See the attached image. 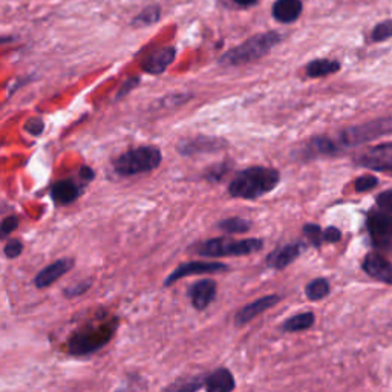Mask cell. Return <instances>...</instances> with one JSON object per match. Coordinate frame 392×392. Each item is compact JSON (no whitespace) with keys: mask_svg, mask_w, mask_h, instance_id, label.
Listing matches in <instances>:
<instances>
[{"mask_svg":"<svg viewBox=\"0 0 392 392\" xmlns=\"http://www.w3.org/2000/svg\"><path fill=\"white\" fill-rule=\"evenodd\" d=\"M279 182L281 173L276 169L253 166L236 175L229 185V193L233 198L253 201L273 192Z\"/></svg>","mask_w":392,"mask_h":392,"instance_id":"obj_3","label":"cell"},{"mask_svg":"<svg viewBox=\"0 0 392 392\" xmlns=\"http://www.w3.org/2000/svg\"><path fill=\"white\" fill-rule=\"evenodd\" d=\"M205 380H207V376H193V377L178 378L177 381H173V383H170L166 389H164V392H196L205 386Z\"/></svg>","mask_w":392,"mask_h":392,"instance_id":"obj_22","label":"cell"},{"mask_svg":"<svg viewBox=\"0 0 392 392\" xmlns=\"http://www.w3.org/2000/svg\"><path fill=\"white\" fill-rule=\"evenodd\" d=\"M117 328L118 319L115 316H109L108 313L98 314L69 336L66 344L68 353L71 356H89L97 353L110 342V339L115 336Z\"/></svg>","mask_w":392,"mask_h":392,"instance_id":"obj_2","label":"cell"},{"mask_svg":"<svg viewBox=\"0 0 392 392\" xmlns=\"http://www.w3.org/2000/svg\"><path fill=\"white\" fill-rule=\"evenodd\" d=\"M304 252V244L302 242H294V244H287L282 247H277L270 254L267 256V265L273 268V270H284L290 264H293L301 253Z\"/></svg>","mask_w":392,"mask_h":392,"instance_id":"obj_15","label":"cell"},{"mask_svg":"<svg viewBox=\"0 0 392 392\" xmlns=\"http://www.w3.org/2000/svg\"><path fill=\"white\" fill-rule=\"evenodd\" d=\"M175 54H177V51H175L173 46H164L144 58L141 66L148 72V74H152V76L163 74V72L166 71L167 66L175 60Z\"/></svg>","mask_w":392,"mask_h":392,"instance_id":"obj_16","label":"cell"},{"mask_svg":"<svg viewBox=\"0 0 392 392\" xmlns=\"http://www.w3.org/2000/svg\"><path fill=\"white\" fill-rule=\"evenodd\" d=\"M376 201H377V205L381 212H386V213L392 215V189L378 193Z\"/></svg>","mask_w":392,"mask_h":392,"instance_id":"obj_31","label":"cell"},{"mask_svg":"<svg viewBox=\"0 0 392 392\" xmlns=\"http://www.w3.org/2000/svg\"><path fill=\"white\" fill-rule=\"evenodd\" d=\"M216 227L224 233L229 234H241L247 233L252 229V222L242 220V218H227L216 224Z\"/></svg>","mask_w":392,"mask_h":392,"instance_id":"obj_25","label":"cell"},{"mask_svg":"<svg viewBox=\"0 0 392 392\" xmlns=\"http://www.w3.org/2000/svg\"><path fill=\"white\" fill-rule=\"evenodd\" d=\"M366 230L371 244L378 252H392V215L374 210L366 218Z\"/></svg>","mask_w":392,"mask_h":392,"instance_id":"obj_7","label":"cell"},{"mask_svg":"<svg viewBox=\"0 0 392 392\" xmlns=\"http://www.w3.org/2000/svg\"><path fill=\"white\" fill-rule=\"evenodd\" d=\"M161 17V8L158 5H150L143 9V11L133 17L132 20V26L133 28H148L155 25Z\"/></svg>","mask_w":392,"mask_h":392,"instance_id":"obj_23","label":"cell"},{"mask_svg":"<svg viewBox=\"0 0 392 392\" xmlns=\"http://www.w3.org/2000/svg\"><path fill=\"white\" fill-rule=\"evenodd\" d=\"M43 129H45V123L40 117H33V118L26 120V123H25V130L29 133V135H33V137L42 135Z\"/></svg>","mask_w":392,"mask_h":392,"instance_id":"obj_30","label":"cell"},{"mask_svg":"<svg viewBox=\"0 0 392 392\" xmlns=\"http://www.w3.org/2000/svg\"><path fill=\"white\" fill-rule=\"evenodd\" d=\"M218 285L213 279H201L195 282L189 288V297L196 311H204L216 297Z\"/></svg>","mask_w":392,"mask_h":392,"instance_id":"obj_14","label":"cell"},{"mask_svg":"<svg viewBox=\"0 0 392 392\" xmlns=\"http://www.w3.org/2000/svg\"><path fill=\"white\" fill-rule=\"evenodd\" d=\"M163 161V153L155 146H141L137 149H130L113 161V169L121 177H133V175H141L152 172Z\"/></svg>","mask_w":392,"mask_h":392,"instance_id":"obj_5","label":"cell"},{"mask_svg":"<svg viewBox=\"0 0 392 392\" xmlns=\"http://www.w3.org/2000/svg\"><path fill=\"white\" fill-rule=\"evenodd\" d=\"M392 133V118H378L363 125L348 128L333 137H317L309 141L301 152L305 160L331 157L345 150L362 146L368 141L386 137Z\"/></svg>","mask_w":392,"mask_h":392,"instance_id":"obj_1","label":"cell"},{"mask_svg":"<svg viewBox=\"0 0 392 392\" xmlns=\"http://www.w3.org/2000/svg\"><path fill=\"white\" fill-rule=\"evenodd\" d=\"M281 302V296L279 294H267L257 299V301L244 305L238 313L234 314V325L236 326H244L247 324H250L252 321L257 316H261L262 313H265L267 309H270L273 306H276L277 304Z\"/></svg>","mask_w":392,"mask_h":392,"instance_id":"obj_11","label":"cell"},{"mask_svg":"<svg viewBox=\"0 0 392 392\" xmlns=\"http://www.w3.org/2000/svg\"><path fill=\"white\" fill-rule=\"evenodd\" d=\"M314 322H316V316L311 311L296 314V316H292L290 319H287V321L282 324V331L284 333L306 331V329H309L314 325Z\"/></svg>","mask_w":392,"mask_h":392,"instance_id":"obj_21","label":"cell"},{"mask_svg":"<svg viewBox=\"0 0 392 392\" xmlns=\"http://www.w3.org/2000/svg\"><path fill=\"white\" fill-rule=\"evenodd\" d=\"M362 268L373 279L392 285V262L380 253H368L362 262Z\"/></svg>","mask_w":392,"mask_h":392,"instance_id":"obj_13","label":"cell"},{"mask_svg":"<svg viewBox=\"0 0 392 392\" xmlns=\"http://www.w3.org/2000/svg\"><path fill=\"white\" fill-rule=\"evenodd\" d=\"M342 239V232H340L337 227H328L324 230V242L328 244H336Z\"/></svg>","mask_w":392,"mask_h":392,"instance_id":"obj_35","label":"cell"},{"mask_svg":"<svg viewBox=\"0 0 392 392\" xmlns=\"http://www.w3.org/2000/svg\"><path fill=\"white\" fill-rule=\"evenodd\" d=\"M377 184H378L377 178L369 177V175H366V177H360V178H357V181L354 182V187H356L357 192H368V190H371V189L377 187Z\"/></svg>","mask_w":392,"mask_h":392,"instance_id":"obj_32","label":"cell"},{"mask_svg":"<svg viewBox=\"0 0 392 392\" xmlns=\"http://www.w3.org/2000/svg\"><path fill=\"white\" fill-rule=\"evenodd\" d=\"M264 247L262 239H230V238H213L204 241L196 247V253L204 257H222V256H249L261 252Z\"/></svg>","mask_w":392,"mask_h":392,"instance_id":"obj_6","label":"cell"},{"mask_svg":"<svg viewBox=\"0 0 392 392\" xmlns=\"http://www.w3.org/2000/svg\"><path fill=\"white\" fill-rule=\"evenodd\" d=\"M233 2L239 6H252L257 2V0H233Z\"/></svg>","mask_w":392,"mask_h":392,"instance_id":"obj_38","label":"cell"},{"mask_svg":"<svg viewBox=\"0 0 392 392\" xmlns=\"http://www.w3.org/2000/svg\"><path fill=\"white\" fill-rule=\"evenodd\" d=\"M229 146L224 138H216V137H193V138H185L178 143V152L184 157H192L196 153H213L220 152Z\"/></svg>","mask_w":392,"mask_h":392,"instance_id":"obj_10","label":"cell"},{"mask_svg":"<svg viewBox=\"0 0 392 392\" xmlns=\"http://www.w3.org/2000/svg\"><path fill=\"white\" fill-rule=\"evenodd\" d=\"M301 0H276L272 14L281 24H293L302 14Z\"/></svg>","mask_w":392,"mask_h":392,"instance_id":"obj_18","label":"cell"},{"mask_svg":"<svg viewBox=\"0 0 392 392\" xmlns=\"http://www.w3.org/2000/svg\"><path fill=\"white\" fill-rule=\"evenodd\" d=\"M229 272V265L222 262H210V261H190L180 264L175 270L166 277L164 281V287H170L175 282H178L184 277L195 276V274H216Z\"/></svg>","mask_w":392,"mask_h":392,"instance_id":"obj_8","label":"cell"},{"mask_svg":"<svg viewBox=\"0 0 392 392\" xmlns=\"http://www.w3.org/2000/svg\"><path fill=\"white\" fill-rule=\"evenodd\" d=\"M74 265H76V261L72 259V257H61V259H57L56 262L49 264L34 277L36 288L43 290V288H48L53 284H56L61 276L68 274Z\"/></svg>","mask_w":392,"mask_h":392,"instance_id":"obj_12","label":"cell"},{"mask_svg":"<svg viewBox=\"0 0 392 392\" xmlns=\"http://www.w3.org/2000/svg\"><path fill=\"white\" fill-rule=\"evenodd\" d=\"M236 388V381L229 368H218L213 373L207 374L205 380V392H233Z\"/></svg>","mask_w":392,"mask_h":392,"instance_id":"obj_17","label":"cell"},{"mask_svg":"<svg viewBox=\"0 0 392 392\" xmlns=\"http://www.w3.org/2000/svg\"><path fill=\"white\" fill-rule=\"evenodd\" d=\"M24 252V244L20 239H9L4 247V254L8 259H16Z\"/></svg>","mask_w":392,"mask_h":392,"instance_id":"obj_28","label":"cell"},{"mask_svg":"<svg viewBox=\"0 0 392 392\" xmlns=\"http://www.w3.org/2000/svg\"><path fill=\"white\" fill-rule=\"evenodd\" d=\"M360 167L376 172H392V143H381L354 158Z\"/></svg>","mask_w":392,"mask_h":392,"instance_id":"obj_9","label":"cell"},{"mask_svg":"<svg viewBox=\"0 0 392 392\" xmlns=\"http://www.w3.org/2000/svg\"><path fill=\"white\" fill-rule=\"evenodd\" d=\"M19 227V218L14 215L6 216V218L2 221V225H0V230H2V238H8Z\"/></svg>","mask_w":392,"mask_h":392,"instance_id":"obj_33","label":"cell"},{"mask_svg":"<svg viewBox=\"0 0 392 392\" xmlns=\"http://www.w3.org/2000/svg\"><path fill=\"white\" fill-rule=\"evenodd\" d=\"M80 189L72 180H61L51 187V198L58 205H69L78 200Z\"/></svg>","mask_w":392,"mask_h":392,"instance_id":"obj_19","label":"cell"},{"mask_svg":"<svg viewBox=\"0 0 392 392\" xmlns=\"http://www.w3.org/2000/svg\"><path fill=\"white\" fill-rule=\"evenodd\" d=\"M373 42L380 43L385 42V40L392 38V20H385V22H380L374 26L373 34H371Z\"/></svg>","mask_w":392,"mask_h":392,"instance_id":"obj_27","label":"cell"},{"mask_svg":"<svg viewBox=\"0 0 392 392\" xmlns=\"http://www.w3.org/2000/svg\"><path fill=\"white\" fill-rule=\"evenodd\" d=\"M227 170H229V166L227 164H216L215 167H212L210 170H207V173H205V178H207L209 181H220L224 175L227 173Z\"/></svg>","mask_w":392,"mask_h":392,"instance_id":"obj_34","label":"cell"},{"mask_svg":"<svg viewBox=\"0 0 392 392\" xmlns=\"http://www.w3.org/2000/svg\"><path fill=\"white\" fill-rule=\"evenodd\" d=\"M329 290H331V287H329V282L325 277H317V279H313L305 287V294L308 301L317 302L325 299L329 294Z\"/></svg>","mask_w":392,"mask_h":392,"instance_id":"obj_24","label":"cell"},{"mask_svg":"<svg viewBox=\"0 0 392 392\" xmlns=\"http://www.w3.org/2000/svg\"><path fill=\"white\" fill-rule=\"evenodd\" d=\"M304 234L316 249H321L324 244V230L317 224H305L304 225Z\"/></svg>","mask_w":392,"mask_h":392,"instance_id":"obj_26","label":"cell"},{"mask_svg":"<svg viewBox=\"0 0 392 392\" xmlns=\"http://www.w3.org/2000/svg\"><path fill=\"white\" fill-rule=\"evenodd\" d=\"M78 175H80V178H81V180H83V181H88V182H91L92 180L96 178V172L92 170L89 166H81V169H80Z\"/></svg>","mask_w":392,"mask_h":392,"instance_id":"obj_37","label":"cell"},{"mask_svg":"<svg viewBox=\"0 0 392 392\" xmlns=\"http://www.w3.org/2000/svg\"><path fill=\"white\" fill-rule=\"evenodd\" d=\"M138 83H140V78H138V77H135V78L132 77V78L126 80V83L123 85V88H121L120 92H118L117 100H120V98H123V97H126V96L129 94V92H130L133 88H135Z\"/></svg>","mask_w":392,"mask_h":392,"instance_id":"obj_36","label":"cell"},{"mask_svg":"<svg viewBox=\"0 0 392 392\" xmlns=\"http://www.w3.org/2000/svg\"><path fill=\"white\" fill-rule=\"evenodd\" d=\"M340 71V63L337 60H329V58H319L313 60L311 63H308L305 68L306 76L309 78H322L326 76L336 74Z\"/></svg>","mask_w":392,"mask_h":392,"instance_id":"obj_20","label":"cell"},{"mask_svg":"<svg viewBox=\"0 0 392 392\" xmlns=\"http://www.w3.org/2000/svg\"><path fill=\"white\" fill-rule=\"evenodd\" d=\"M281 40L282 36L279 33H274V31L256 34L250 38H247L241 45L230 49L229 53H225L221 57L220 63L222 66H242L253 63V61L259 60L270 53Z\"/></svg>","mask_w":392,"mask_h":392,"instance_id":"obj_4","label":"cell"},{"mask_svg":"<svg viewBox=\"0 0 392 392\" xmlns=\"http://www.w3.org/2000/svg\"><path fill=\"white\" fill-rule=\"evenodd\" d=\"M92 287V282L91 281H80L74 285H71L68 288H65V296L68 299H72V297H78L81 294H85L89 288Z\"/></svg>","mask_w":392,"mask_h":392,"instance_id":"obj_29","label":"cell"}]
</instances>
